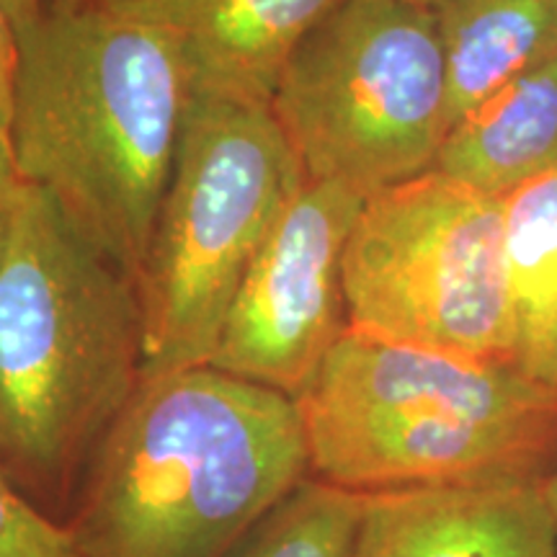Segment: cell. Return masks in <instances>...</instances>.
<instances>
[{
	"label": "cell",
	"instance_id": "6da1fadb",
	"mask_svg": "<svg viewBox=\"0 0 557 557\" xmlns=\"http://www.w3.org/2000/svg\"><path fill=\"white\" fill-rule=\"evenodd\" d=\"M11 148L24 184L139 284L191 101L176 39L129 11L45 9L18 34Z\"/></svg>",
	"mask_w": 557,
	"mask_h": 557
},
{
	"label": "cell",
	"instance_id": "7a4b0ae2",
	"mask_svg": "<svg viewBox=\"0 0 557 557\" xmlns=\"http://www.w3.org/2000/svg\"><path fill=\"white\" fill-rule=\"evenodd\" d=\"M310 478L297 400L214 367L139 382L88 462L78 557H227Z\"/></svg>",
	"mask_w": 557,
	"mask_h": 557
},
{
	"label": "cell",
	"instance_id": "3957f363",
	"mask_svg": "<svg viewBox=\"0 0 557 557\" xmlns=\"http://www.w3.org/2000/svg\"><path fill=\"white\" fill-rule=\"evenodd\" d=\"M139 289L45 189L13 194L0 261V457L54 504L137 393Z\"/></svg>",
	"mask_w": 557,
	"mask_h": 557
},
{
	"label": "cell",
	"instance_id": "277c9868",
	"mask_svg": "<svg viewBox=\"0 0 557 557\" xmlns=\"http://www.w3.org/2000/svg\"><path fill=\"white\" fill-rule=\"evenodd\" d=\"M310 478L344 491L545 483L557 468V387L346 329L297 398Z\"/></svg>",
	"mask_w": 557,
	"mask_h": 557
},
{
	"label": "cell",
	"instance_id": "5b68a950",
	"mask_svg": "<svg viewBox=\"0 0 557 557\" xmlns=\"http://www.w3.org/2000/svg\"><path fill=\"white\" fill-rule=\"evenodd\" d=\"M305 181L269 107L189 101L137 284L143 380L209 364L250 261Z\"/></svg>",
	"mask_w": 557,
	"mask_h": 557
},
{
	"label": "cell",
	"instance_id": "8992f818",
	"mask_svg": "<svg viewBox=\"0 0 557 557\" xmlns=\"http://www.w3.org/2000/svg\"><path fill=\"white\" fill-rule=\"evenodd\" d=\"M310 181L372 197L434 171L449 83L434 11L341 0L292 52L269 103Z\"/></svg>",
	"mask_w": 557,
	"mask_h": 557
},
{
	"label": "cell",
	"instance_id": "52a82bcc",
	"mask_svg": "<svg viewBox=\"0 0 557 557\" xmlns=\"http://www.w3.org/2000/svg\"><path fill=\"white\" fill-rule=\"evenodd\" d=\"M348 329L517 369L504 199L438 171L361 207L344 253Z\"/></svg>",
	"mask_w": 557,
	"mask_h": 557
},
{
	"label": "cell",
	"instance_id": "ba28073f",
	"mask_svg": "<svg viewBox=\"0 0 557 557\" xmlns=\"http://www.w3.org/2000/svg\"><path fill=\"white\" fill-rule=\"evenodd\" d=\"M367 197L305 181L243 276L207 367L299 398L348 329L344 253Z\"/></svg>",
	"mask_w": 557,
	"mask_h": 557
},
{
	"label": "cell",
	"instance_id": "9c48e42d",
	"mask_svg": "<svg viewBox=\"0 0 557 557\" xmlns=\"http://www.w3.org/2000/svg\"><path fill=\"white\" fill-rule=\"evenodd\" d=\"M354 557H557L545 483H444L367 493Z\"/></svg>",
	"mask_w": 557,
	"mask_h": 557
},
{
	"label": "cell",
	"instance_id": "30bf717a",
	"mask_svg": "<svg viewBox=\"0 0 557 557\" xmlns=\"http://www.w3.org/2000/svg\"><path fill=\"white\" fill-rule=\"evenodd\" d=\"M341 0H145L122 9L176 39L191 99L269 107L278 75Z\"/></svg>",
	"mask_w": 557,
	"mask_h": 557
},
{
	"label": "cell",
	"instance_id": "8fae6325",
	"mask_svg": "<svg viewBox=\"0 0 557 557\" xmlns=\"http://www.w3.org/2000/svg\"><path fill=\"white\" fill-rule=\"evenodd\" d=\"M434 171L498 199L557 171V54L462 116Z\"/></svg>",
	"mask_w": 557,
	"mask_h": 557
},
{
	"label": "cell",
	"instance_id": "7c38bea8",
	"mask_svg": "<svg viewBox=\"0 0 557 557\" xmlns=\"http://www.w3.org/2000/svg\"><path fill=\"white\" fill-rule=\"evenodd\" d=\"M449 129L506 83L557 54V0H436Z\"/></svg>",
	"mask_w": 557,
	"mask_h": 557
},
{
	"label": "cell",
	"instance_id": "4fadbf2b",
	"mask_svg": "<svg viewBox=\"0 0 557 557\" xmlns=\"http://www.w3.org/2000/svg\"><path fill=\"white\" fill-rule=\"evenodd\" d=\"M517 369L557 387V171L504 199Z\"/></svg>",
	"mask_w": 557,
	"mask_h": 557
},
{
	"label": "cell",
	"instance_id": "5bb4252c",
	"mask_svg": "<svg viewBox=\"0 0 557 557\" xmlns=\"http://www.w3.org/2000/svg\"><path fill=\"white\" fill-rule=\"evenodd\" d=\"M364 496L308 478L227 557H354Z\"/></svg>",
	"mask_w": 557,
	"mask_h": 557
},
{
	"label": "cell",
	"instance_id": "9a60e30c",
	"mask_svg": "<svg viewBox=\"0 0 557 557\" xmlns=\"http://www.w3.org/2000/svg\"><path fill=\"white\" fill-rule=\"evenodd\" d=\"M0 557H78L73 532L54 521L5 468L0 457Z\"/></svg>",
	"mask_w": 557,
	"mask_h": 557
},
{
	"label": "cell",
	"instance_id": "2e32d148",
	"mask_svg": "<svg viewBox=\"0 0 557 557\" xmlns=\"http://www.w3.org/2000/svg\"><path fill=\"white\" fill-rule=\"evenodd\" d=\"M18 65V39L13 24L0 5V127L11 135V109H13V81Z\"/></svg>",
	"mask_w": 557,
	"mask_h": 557
},
{
	"label": "cell",
	"instance_id": "e0dca14e",
	"mask_svg": "<svg viewBox=\"0 0 557 557\" xmlns=\"http://www.w3.org/2000/svg\"><path fill=\"white\" fill-rule=\"evenodd\" d=\"M24 184L18 176L16 169V158H13V148H11V135L0 127V197H9Z\"/></svg>",
	"mask_w": 557,
	"mask_h": 557
},
{
	"label": "cell",
	"instance_id": "ac0fdd59",
	"mask_svg": "<svg viewBox=\"0 0 557 557\" xmlns=\"http://www.w3.org/2000/svg\"><path fill=\"white\" fill-rule=\"evenodd\" d=\"M0 5L9 13L16 37L24 29H29L34 21L41 16V11H45V3H41V0H0Z\"/></svg>",
	"mask_w": 557,
	"mask_h": 557
},
{
	"label": "cell",
	"instance_id": "d6986e66",
	"mask_svg": "<svg viewBox=\"0 0 557 557\" xmlns=\"http://www.w3.org/2000/svg\"><path fill=\"white\" fill-rule=\"evenodd\" d=\"M45 9H70V11H83V9H101V11H122L132 9V5L145 3V0H41Z\"/></svg>",
	"mask_w": 557,
	"mask_h": 557
},
{
	"label": "cell",
	"instance_id": "ffe728a7",
	"mask_svg": "<svg viewBox=\"0 0 557 557\" xmlns=\"http://www.w3.org/2000/svg\"><path fill=\"white\" fill-rule=\"evenodd\" d=\"M16 194V191H13ZM13 194L0 197V261H3L5 243H9V227H11V209H13Z\"/></svg>",
	"mask_w": 557,
	"mask_h": 557
},
{
	"label": "cell",
	"instance_id": "44dd1931",
	"mask_svg": "<svg viewBox=\"0 0 557 557\" xmlns=\"http://www.w3.org/2000/svg\"><path fill=\"white\" fill-rule=\"evenodd\" d=\"M545 498H547L549 513H553V521H555V529H557V468H555L553 475L545 480Z\"/></svg>",
	"mask_w": 557,
	"mask_h": 557
},
{
	"label": "cell",
	"instance_id": "7402d4cb",
	"mask_svg": "<svg viewBox=\"0 0 557 557\" xmlns=\"http://www.w3.org/2000/svg\"><path fill=\"white\" fill-rule=\"evenodd\" d=\"M413 3H421V5H426V9H431V5H434L436 0H413Z\"/></svg>",
	"mask_w": 557,
	"mask_h": 557
}]
</instances>
